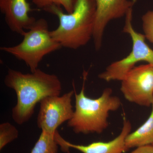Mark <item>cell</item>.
Returning <instances> with one entry per match:
<instances>
[{"mask_svg": "<svg viewBox=\"0 0 153 153\" xmlns=\"http://www.w3.org/2000/svg\"><path fill=\"white\" fill-rule=\"evenodd\" d=\"M4 82L16 94L17 103L12 109V117L19 125L30 120L37 103L47 97L60 95L62 90L57 75L39 68L27 74L9 68Z\"/></svg>", "mask_w": 153, "mask_h": 153, "instance_id": "cell-1", "label": "cell"}, {"mask_svg": "<svg viewBox=\"0 0 153 153\" xmlns=\"http://www.w3.org/2000/svg\"><path fill=\"white\" fill-rule=\"evenodd\" d=\"M44 10L57 16L59 25L51 35L61 47L76 49L85 46L93 38L96 5L94 0H74L71 13H64L56 5Z\"/></svg>", "mask_w": 153, "mask_h": 153, "instance_id": "cell-2", "label": "cell"}, {"mask_svg": "<svg viewBox=\"0 0 153 153\" xmlns=\"http://www.w3.org/2000/svg\"><path fill=\"white\" fill-rule=\"evenodd\" d=\"M87 75L88 72L84 71L82 88L79 94H76L74 87L75 110L67 124L76 134H100L108 127L109 113L117 110L121 102L118 97L113 95L110 88H105L98 98L86 96L85 82Z\"/></svg>", "mask_w": 153, "mask_h": 153, "instance_id": "cell-3", "label": "cell"}, {"mask_svg": "<svg viewBox=\"0 0 153 153\" xmlns=\"http://www.w3.org/2000/svg\"><path fill=\"white\" fill-rule=\"evenodd\" d=\"M22 36L23 40L19 44L13 47H1L0 49L23 61L31 72L38 69L45 56L62 47L52 38L48 22L43 18L36 20Z\"/></svg>", "mask_w": 153, "mask_h": 153, "instance_id": "cell-4", "label": "cell"}, {"mask_svg": "<svg viewBox=\"0 0 153 153\" xmlns=\"http://www.w3.org/2000/svg\"><path fill=\"white\" fill-rule=\"evenodd\" d=\"M133 8L126 15L123 29L124 33L129 35L132 41L131 52L124 58L113 62L99 74V78L106 82L121 81L139 62L144 61L153 66V49L146 43L144 35L137 32L133 26Z\"/></svg>", "mask_w": 153, "mask_h": 153, "instance_id": "cell-5", "label": "cell"}, {"mask_svg": "<svg viewBox=\"0 0 153 153\" xmlns=\"http://www.w3.org/2000/svg\"><path fill=\"white\" fill-rule=\"evenodd\" d=\"M120 91L128 101L145 107L153 103V66H135L120 81Z\"/></svg>", "mask_w": 153, "mask_h": 153, "instance_id": "cell-6", "label": "cell"}, {"mask_svg": "<svg viewBox=\"0 0 153 153\" xmlns=\"http://www.w3.org/2000/svg\"><path fill=\"white\" fill-rule=\"evenodd\" d=\"M74 90L63 95L52 96L43 99L40 102L37 125L41 130L55 134L59 126L71 119L74 111L71 104Z\"/></svg>", "mask_w": 153, "mask_h": 153, "instance_id": "cell-7", "label": "cell"}, {"mask_svg": "<svg viewBox=\"0 0 153 153\" xmlns=\"http://www.w3.org/2000/svg\"><path fill=\"white\" fill-rule=\"evenodd\" d=\"M96 5L95 27L93 36L96 51L102 46L106 26L111 21L125 16L128 10L133 7L136 0H94Z\"/></svg>", "mask_w": 153, "mask_h": 153, "instance_id": "cell-8", "label": "cell"}, {"mask_svg": "<svg viewBox=\"0 0 153 153\" xmlns=\"http://www.w3.org/2000/svg\"><path fill=\"white\" fill-rule=\"evenodd\" d=\"M0 10L9 29L22 36L36 21L29 15L31 9L27 0H0Z\"/></svg>", "mask_w": 153, "mask_h": 153, "instance_id": "cell-9", "label": "cell"}, {"mask_svg": "<svg viewBox=\"0 0 153 153\" xmlns=\"http://www.w3.org/2000/svg\"><path fill=\"white\" fill-rule=\"evenodd\" d=\"M132 126L130 121L124 116L123 125L120 134L113 140L107 142H96L88 145L71 143L63 139L60 149L64 152L69 153L70 149H74L82 153H123L127 151L126 138L131 132Z\"/></svg>", "mask_w": 153, "mask_h": 153, "instance_id": "cell-10", "label": "cell"}, {"mask_svg": "<svg viewBox=\"0 0 153 153\" xmlns=\"http://www.w3.org/2000/svg\"><path fill=\"white\" fill-rule=\"evenodd\" d=\"M150 114L136 130L128 134L126 139L127 150L133 148L153 145V103Z\"/></svg>", "mask_w": 153, "mask_h": 153, "instance_id": "cell-11", "label": "cell"}, {"mask_svg": "<svg viewBox=\"0 0 153 153\" xmlns=\"http://www.w3.org/2000/svg\"><path fill=\"white\" fill-rule=\"evenodd\" d=\"M56 133L53 134L42 131L30 153H58L59 146L55 137Z\"/></svg>", "mask_w": 153, "mask_h": 153, "instance_id": "cell-12", "label": "cell"}, {"mask_svg": "<svg viewBox=\"0 0 153 153\" xmlns=\"http://www.w3.org/2000/svg\"><path fill=\"white\" fill-rule=\"evenodd\" d=\"M19 132L16 128L9 122L0 125V150L13 141L19 137Z\"/></svg>", "mask_w": 153, "mask_h": 153, "instance_id": "cell-13", "label": "cell"}, {"mask_svg": "<svg viewBox=\"0 0 153 153\" xmlns=\"http://www.w3.org/2000/svg\"><path fill=\"white\" fill-rule=\"evenodd\" d=\"M38 8L44 10L52 5L63 7L67 13H71L74 9V0H32Z\"/></svg>", "mask_w": 153, "mask_h": 153, "instance_id": "cell-14", "label": "cell"}, {"mask_svg": "<svg viewBox=\"0 0 153 153\" xmlns=\"http://www.w3.org/2000/svg\"><path fill=\"white\" fill-rule=\"evenodd\" d=\"M144 35L153 45V10L148 11L142 17Z\"/></svg>", "mask_w": 153, "mask_h": 153, "instance_id": "cell-15", "label": "cell"}, {"mask_svg": "<svg viewBox=\"0 0 153 153\" xmlns=\"http://www.w3.org/2000/svg\"><path fill=\"white\" fill-rule=\"evenodd\" d=\"M130 153H153V145L139 147Z\"/></svg>", "mask_w": 153, "mask_h": 153, "instance_id": "cell-16", "label": "cell"}]
</instances>
